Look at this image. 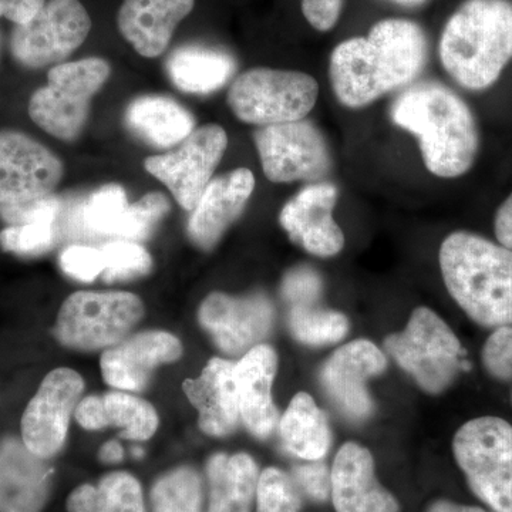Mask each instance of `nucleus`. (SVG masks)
<instances>
[{
    "label": "nucleus",
    "instance_id": "obj_1",
    "mask_svg": "<svg viewBox=\"0 0 512 512\" xmlns=\"http://www.w3.org/2000/svg\"><path fill=\"white\" fill-rule=\"evenodd\" d=\"M427 57V37L417 23L383 19L366 37H352L333 49L330 84L340 104L362 109L412 84L423 72Z\"/></svg>",
    "mask_w": 512,
    "mask_h": 512
},
{
    "label": "nucleus",
    "instance_id": "obj_2",
    "mask_svg": "<svg viewBox=\"0 0 512 512\" xmlns=\"http://www.w3.org/2000/svg\"><path fill=\"white\" fill-rule=\"evenodd\" d=\"M390 119L419 140L423 163L436 177H461L473 167L480 146L476 119L450 87L439 82L406 87L393 101Z\"/></svg>",
    "mask_w": 512,
    "mask_h": 512
},
{
    "label": "nucleus",
    "instance_id": "obj_3",
    "mask_svg": "<svg viewBox=\"0 0 512 512\" xmlns=\"http://www.w3.org/2000/svg\"><path fill=\"white\" fill-rule=\"evenodd\" d=\"M447 291L478 325L512 326V251L480 235L458 231L440 248Z\"/></svg>",
    "mask_w": 512,
    "mask_h": 512
},
{
    "label": "nucleus",
    "instance_id": "obj_4",
    "mask_svg": "<svg viewBox=\"0 0 512 512\" xmlns=\"http://www.w3.org/2000/svg\"><path fill=\"white\" fill-rule=\"evenodd\" d=\"M444 70L473 92L493 86L512 59L510 0H467L453 13L440 37Z\"/></svg>",
    "mask_w": 512,
    "mask_h": 512
},
{
    "label": "nucleus",
    "instance_id": "obj_5",
    "mask_svg": "<svg viewBox=\"0 0 512 512\" xmlns=\"http://www.w3.org/2000/svg\"><path fill=\"white\" fill-rule=\"evenodd\" d=\"M110 74V63L101 57L53 66L47 73L46 86L30 97V119L50 136L72 143L86 127L93 97L103 89Z\"/></svg>",
    "mask_w": 512,
    "mask_h": 512
},
{
    "label": "nucleus",
    "instance_id": "obj_6",
    "mask_svg": "<svg viewBox=\"0 0 512 512\" xmlns=\"http://www.w3.org/2000/svg\"><path fill=\"white\" fill-rule=\"evenodd\" d=\"M454 457L473 493L495 512H512V426L478 417L458 429Z\"/></svg>",
    "mask_w": 512,
    "mask_h": 512
},
{
    "label": "nucleus",
    "instance_id": "obj_7",
    "mask_svg": "<svg viewBox=\"0 0 512 512\" xmlns=\"http://www.w3.org/2000/svg\"><path fill=\"white\" fill-rule=\"evenodd\" d=\"M318 96V82L311 74L258 67L239 74L227 101L238 120L266 127L305 119Z\"/></svg>",
    "mask_w": 512,
    "mask_h": 512
},
{
    "label": "nucleus",
    "instance_id": "obj_8",
    "mask_svg": "<svg viewBox=\"0 0 512 512\" xmlns=\"http://www.w3.org/2000/svg\"><path fill=\"white\" fill-rule=\"evenodd\" d=\"M384 348L431 394L444 392L463 366L460 340L436 312L424 306L412 313L403 332L386 339Z\"/></svg>",
    "mask_w": 512,
    "mask_h": 512
},
{
    "label": "nucleus",
    "instance_id": "obj_9",
    "mask_svg": "<svg viewBox=\"0 0 512 512\" xmlns=\"http://www.w3.org/2000/svg\"><path fill=\"white\" fill-rule=\"evenodd\" d=\"M143 315V302L134 293L80 291L63 302L55 336L70 349L111 348L126 338Z\"/></svg>",
    "mask_w": 512,
    "mask_h": 512
},
{
    "label": "nucleus",
    "instance_id": "obj_10",
    "mask_svg": "<svg viewBox=\"0 0 512 512\" xmlns=\"http://www.w3.org/2000/svg\"><path fill=\"white\" fill-rule=\"evenodd\" d=\"M92 19L80 0H47L35 18L15 25L10 50L28 69L63 63L86 42Z\"/></svg>",
    "mask_w": 512,
    "mask_h": 512
},
{
    "label": "nucleus",
    "instance_id": "obj_11",
    "mask_svg": "<svg viewBox=\"0 0 512 512\" xmlns=\"http://www.w3.org/2000/svg\"><path fill=\"white\" fill-rule=\"evenodd\" d=\"M262 170L271 183H320L332 168L328 143L309 120L261 127L254 133Z\"/></svg>",
    "mask_w": 512,
    "mask_h": 512
},
{
    "label": "nucleus",
    "instance_id": "obj_12",
    "mask_svg": "<svg viewBox=\"0 0 512 512\" xmlns=\"http://www.w3.org/2000/svg\"><path fill=\"white\" fill-rule=\"evenodd\" d=\"M227 147V131L218 124H208L192 131L177 150L146 158L144 168L170 190L185 211L191 212L211 183Z\"/></svg>",
    "mask_w": 512,
    "mask_h": 512
},
{
    "label": "nucleus",
    "instance_id": "obj_13",
    "mask_svg": "<svg viewBox=\"0 0 512 512\" xmlns=\"http://www.w3.org/2000/svg\"><path fill=\"white\" fill-rule=\"evenodd\" d=\"M83 390L82 376L67 367L52 370L40 383L20 421L22 441L35 456L50 460L62 451Z\"/></svg>",
    "mask_w": 512,
    "mask_h": 512
},
{
    "label": "nucleus",
    "instance_id": "obj_14",
    "mask_svg": "<svg viewBox=\"0 0 512 512\" xmlns=\"http://www.w3.org/2000/svg\"><path fill=\"white\" fill-rule=\"evenodd\" d=\"M60 158L18 130H0V205H19L53 194L62 181Z\"/></svg>",
    "mask_w": 512,
    "mask_h": 512
},
{
    "label": "nucleus",
    "instance_id": "obj_15",
    "mask_svg": "<svg viewBox=\"0 0 512 512\" xmlns=\"http://www.w3.org/2000/svg\"><path fill=\"white\" fill-rule=\"evenodd\" d=\"M274 322V308L264 295L234 298L211 293L200 308L202 328L228 355L247 353L268 336Z\"/></svg>",
    "mask_w": 512,
    "mask_h": 512
},
{
    "label": "nucleus",
    "instance_id": "obj_16",
    "mask_svg": "<svg viewBox=\"0 0 512 512\" xmlns=\"http://www.w3.org/2000/svg\"><path fill=\"white\" fill-rule=\"evenodd\" d=\"M338 198L336 185L326 181L308 184L286 202L279 222L289 238L309 254L319 258L338 255L345 247V235L333 218Z\"/></svg>",
    "mask_w": 512,
    "mask_h": 512
},
{
    "label": "nucleus",
    "instance_id": "obj_17",
    "mask_svg": "<svg viewBox=\"0 0 512 512\" xmlns=\"http://www.w3.org/2000/svg\"><path fill=\"white\" fill-rule=\"evenodd\" d=\"M386 369L382 350L365 339L355 340L333 353L322 369L326 392L343 413L356 420L366 419L373 410L366 389L370 377Z\"/></svg>",
    "mask_w": 512,
    "mask_h": 512
},
{
    "label": "nucleus",
    "instance_id": "obj_18",
    "mask_svg": "<svg viewBox=\"0 0 512 512\" xmlns=\"http://www.w3.org/2000/svg\"><path fill=\"white\" fill-rule=\"evenodd\" d=\"M183 355L174 335L160 330L137 333L111 346L101 356L104 382L117 390L140 392L150 382L153 370L173 363Z\"/></svg>",
    "mask_w": 512,
    "mask_h": 512
},
{
    "label": "nucleus",
    "instance_id": "obj_19",
    "mask_svg": "<svg viewBox=\"0 0 512 512\" xmlns=\"http://www.w3.org/2000/svg\"><path fill=\"white\" fill-rule=\"evenodd\" d=\"M255 190V175L248 168L212 178L191 211L188 235L198 248H214L222 235L241 217Z\"/></svg>",
    "mask_w": 512,
    "mask_h": 512
},
{
    "label": "nucleus",
    "instance_id": "obj_20",
    "mask_svg": "<svg viewBox=\"0 0 512 512\" xmlns=\"http://www.w3.org/2000/svg\"><path fill=\"white\" fill-rule=\"evenodd\" d=\"M330 493L336 512H399V504L377 483L375 461L367 448L346 443L330 471Z\"/></svg>",
    "mask_w": 512,
    "mask_h": 512
},
{
    "label": "nucleus",
    "instance_id": "obj_21",
    "mask_svg": "<svg viewBox=\"0 0 512 512\" xmlns=\"http://www.w3.org/2000/svg\"><path fill=\"white\" fill-rule=\"evenodd\" d=\"M22 439H0V512H42L49 500L52 471Z\"/></svg>",
    "mask_w": 512,
    "mask_h": 512
},
{
    "label": "nucleus",
    "instance_id": "obj_22",
    "mask_svg": "<svg viewBox=\"0 0 512 512\" xmlns=\"http://www.w3.org/2000/svg\"><path fill=\"white\" fill-rule=\"evenodd\" d=\"M195 0H123L117 26L138 55H163L175 29L194 9Z\"/></svg>",
    "mask_w": 512,
    "mask_h": 512
},
{
    "label": "nucleus",
    "instance_id": "obj_23",
    "mask_svg": "<svg viewBox=\"0 0 512 512\" xmlns=\"http://www.w3.org/2000/svg\"><path fill=\"white\" fill-rule=\"evenodd\" d=\"M278 357L268 345H256L235 365L241 420L254 436L266 439L278 426L279 413L272 400Z\"/></svg>",
    "mask_w": 512,
    "mask_h": 512
},
{
    "label": "nucleus",
    "instance_id": "obj_24",
    "mask_svg": "<svg viewBox=\"0 0 512 512\" xmlns=\"http://www.w3.org/2000/svg\"><path fill=\"white\" fill-rule=\"evenodd\" d=\"M183 390L200 413L198 424L208 436L224 437L237 429L241 412L234 363L214 357L200 377L185 380Z\"/></svg>",
    "mask_w": 512,
    "mask_h": 512
},
{
    "label": "nucleus",
    "instance_id": "obj_25",
    "mask_svg": "<svg viewBox=\"0 0 512 512\" xmlns=\"http://www.w3.org/2000/svg\"><path fill=\"white\" fill-rule=\"evenodd\" d=\"M74 417L86 430L119 427L123 430L121 437L127 440L146 441L158 429L156 409L146 400L123 392L84 397Z\"/></svg>",
    "mask_w": 512,
    "mask_h": 512
},
{
    "label": "nucleus",
    "instance_id": "obj_26",
    "mask_svg": "<svg viewBox=\"0 0 512 512\" xmlns=\"http://www.w3.org/2000/svg\"><path fill=\"white\" fill-rule=\"evenodd\" d=\"M124 121L134 136L156 148L178 146L195 130V119L190 111L174 99L157 94L131 101Z\"/></svg>",
    "mask_w": 512,
    "mask_h": 512
},
{
    "label": "nucleus",
    "instance_id": "obj_27",
    "mask_svg": "<svg viewBox=\"0 0 512 512\" xmlns=\"http://www.w3.org/2000/svg\"><path fill=\"white\" fill-rule=\"evenodd\" d=\"M210 505L207 512H251L258 485L254 458L239 453L215 454L208 461Z\"/></svg>",
    "mask_w": 512,
    "mask_h": 512
},
{
    "label": "nucleus",
    "instance_id": "obj_28",
    "mask_svg": "<svg viewBox=\"0 0 512 512\" xmlns=\"http://www.w3.org/2000/svg\"><path fill=\"white\" fill-rule=\"evenodd\" d=\"M235 60L222 50L205 46H185L168 57L167 72L175 87L184 93L210 94L229 82Z\"/></svg>",
    "mask_w": 512,
    "mask_h": 512
},
{
    "label": "nucleus",
    "instance_id": "obj_29",
    "mask_svg": "<svg viewBox=\"0 0 512 512\" xmlns=\"http://www.w3.org/2000/svg\"><path fill=\"white\" fill-rule=\"evenodd\" d=\"M285 447L293 456L319 461L330 446L328 420L308 393H298L281 420Z\"/></svg>",
    "mask_w": 512,
    "mask_h": 512
},
{
    "label": "nucleus",
    "instance_id": "obj_30",
    "mask_svg": "<svg viewBox=\"0 0 512 512\" xmlns=\"http://www.w3.org/2000/svg\"><path fill=\"white\" fill-rule=\"evenodd\" d=\"M66 508L67 512H146L140 481L124 471L107 474L99 485L74 488Z\"/></svg>",
    "mask_w": 512,
    "mask_h": 512
},
{
    "label": "nucleus",
    "instance_id": "obj_31",
    "mask_svg": "<svg viewBox=\"0 0 512 512\" xmlns=\"http://www.w3.org/2000/svg\"><path fill=\"white\" fill-rule=\"evenodd\" d=\"M130 207L127 192L120 184L97 188L83 202L82 229L90 238H120L121 228Z\"/></svg>",
    "mask_w": 512,
    "mask_h": 512
},
{
    "label": "nucleus",
    "instance_id": "obj_32",
    "mask_svg": "<svg viewBox=\"0 0 512 512\" xmlns=\"http://www.w3.org/2000/svg\"><path fill=\"white\" fill-rule=\"evenodd\" d=\"M153 512H202L200 474L191 467L168 471L151 488Z\"/></svg>",
    "mask_w": 512,
    "mask_h": 512
},
{
    "label": "nucleus",
    "instance_id": "obj_33",
    "mask_svg": "<svg viewBox=\"0 0 512 512\" xmlns=\"http://www.w3.org/2000/svg\"><path fill=\"white\" fill-rule=\"evenodd\" d=\"M289 329L293 338L305 345H332L348 335L349 322L339 312L313 306H292Z\"/></svg>",
    "mask_w": 512,
    "mask_h": 512
},
{
    "label": "nucleus",
    "instance_id": "obj_34",
    "mask_svg": "<svg viewBox=\"0 0 512 512\" xmlns=\"http://www.w3.org/2000/svg\"><path fill=\"white\" fill-rule=\"evenodd\" d=\"M101 249L104 261L103 276L106 282L131 281L151 271L153 259L143 245L126 239L106 242Z\"/></svg>",
    "mask_w": 512,
    "mask_h": 512
},
{
    "label": "nucleus",
    "instance_id": "obj_35",
    "mask_svg": "<svg viewBox=\"0 0 512 512\" xmlns=\"http://www.w3.org/2000/svg\"><path fill=\"white\" fill-rule=\"evenodd\" d=\"M59 239L57 222H32L3 229L0 248L10 254L32 258L52 251Z\"/></svg>",
    "mask_w": 512,
    "mask_h": 512
},
{
    "label": "nucleus",
    "instance_id": "obj_36",
    "mask_svg": "<svg viewBox=\"0 0 512 512\" xmlns=\"http://www.w3.org/2000/svg\"><path fill=\"white\" fill-rule=\"evenodd\" d=\"M255 500L258 512H299L302 507L295 481L275 467L262 471Z\"/></svg>",
    "mask_w": 512,
    "mask_h": 512
},
{
    "label": "nucleus",
    "instance_id": "obj_37",
    "mask_svg": "<svg viewBox=\"0 0 512 512\" xmlns=\"http://www.w3.org/2000/svg\"><path fill=\"white\" fill-rule=\"evenodd\" d=\"M168 211H170V202L164 194L150 192L144 195L128 207L119 239L134 242L146 241Z\"/></svg>",
    "mask_w": 512,
    "mask_h": 512
},
{
    "label": "nucleus",
    "instance_id": "obj_38",
    "mask_svg": "<svg viewBox=\"0 0 512 512\" xmlns=\"http://www.w3.org/2000/svg\"><path fill=\"white\" fill-rule=\"evenodd\" d=\"M59 264L64 274L84 284H90L104 271L101 249L90 245H70L60 254Z\"/></svg>",
    "mask_w": 512,
    "mask_h": 512
},
{
    "label": "nucleus",
    "instance_id": "obj_39",
    "mask_svg": "<svg viewBox=\"0 0 512 512\" xmlns=\"http://www.w3.org/2000/svg\"><path fill=\"white\" fill-rule=\"evenodd\" d=\"M63 211V201L55 194L25 202L19 205H0V217L13 225L32 224V222H57Z\"/></svg>",
    "mask_w": 512,
    "mask_h": 512
},
{
    "label": "nucleus",
    "instance_id": "obj_40",
    "mask_svg": "<svg viewBox=\"0 0 512 512\" xmlns=\"http://www.w3.org/2000/svg\"><path fill=\"white\" fill-rule=\"evenodd\" d=\"M483 363L494 379L512 380V326H501L491 333L483 348Z\"/></svg>",
    "mask_w": 512,
    "mask_h": 512
},
{
    "label": "nucleus",
    "instance_id": "obj_41",
    "mask_svg": "<svg viewBox=\"0 0 512 512\" xmlns=\"http://www.w3.org/2000/svg\"><path fill=\"white\" fill-rule=\"evenodd\" d=\"M322 291L320 276L311 268H296L285 276L282 293L292 306H312Z\"/></svg>",
    "mask_w": 512,
    "mask_h": 512
},
{
    "label": "nucleus",
    "instance_id": "obj_42",
    "mask_svg": "<svg viewBox=\"0 0 512 512\" xmlns=\"http://www.w3.org/2000/svg\"><path fill=\"white\" fill-rule=\"evenodd\" d=\"M293 481L305 491L312 500L326 501L330 493V474L325 464H308L295 468Z\"/></svg>",
    "mask_w": 512,
    "mask_h": 512
},
{
    "label": "nucleus",
    "instance_id": "obj_43",
    "mask_svg": "<svg viewBox=\"0 0 512 512\" xmlns=\"http://www.w3.org/2000/svg\"><path fill=\"white\" fill-rule=\"evenodd\" d=\"M343 0H302V13L318 32L335 28L342 13Z\"/></svg>",
    "mask_w": 512,
    "mask_h": 512
},
{
    "label": "nucleus",
    "instance_id": "obj_44",
    "mask_svg": "<svg viewBox=\"0 0 512 512\" xmlns=\"http://www.w3.org/2000/svg\"><path fill=\"white\" fill-rule=\"evenodd\" d=\"M47 0H0V18L23 25L35 18Z\"/></svg>",
    "mask_w": 512,
    "mask_h": 512
},
{
    "label": "nucleus",
    "instance_id": "obj_45",
    "mask_svg": "<svg viewBox=\"0 0 512 512\" xmlns=\"http://www.w3.org/2000/svg\"><path fill=\"white\" fill-rule=\"evenodd\" d=\"M494 231L500 245L512 251V192L495 214Z\"/></svg>",
    "mask_w": 512,
    "mask_h": 512
},
{
    "label": "nucleus",
    "instance_id": "obj_46",
    "mask_svg": "<svg viewBox=\"0 0 512 512\" xmlns=\"http://www.w3.org/2000/svg\"><path fill=\"white\" fill-rule=\"evenodd\" d=\"M124 458V450L117 441H109L100 450V460L106 464L120 463Z\"/></svg>",
    "mask_w": 512,
    "mask_h": 512
},
{
    "label": "nucleus",
    "instance_id": "obj_47",
    "mask_svg": "<svg viewBox=\"0 0 512 512\" xmlns=\"http://www.w3.org/2000/svg\"><path fill=\"white\" fill-rule=\"evenodd\" d=\"M429 512H487L483 508L471 507V505H461L451 503V501H437L431 505Z\"/></svg>",
    "mask_w": 512,
    "mask_h": 512
},
{
    "label": "nucleus",
    "instance_id": "obj_48",
    "mask_svg": "<svg viewBox=\"0 0 512 512\" xmlns=\"http://www.w3.org/2000/svg\"><path fill=\"white\" fill-rule=\"evenodd\" d=\"M397 5L407 6V8H414V6H421L427 2V0H392Z\"/></svg>",
    "mask_w": 512,
    "mask_h": 512
}]
</instances>
